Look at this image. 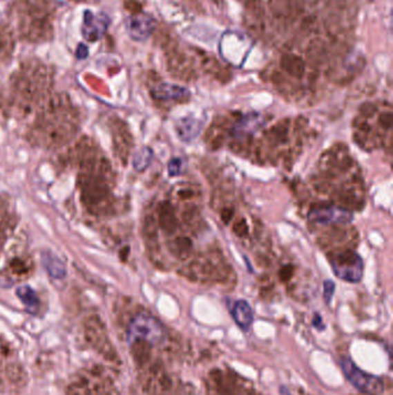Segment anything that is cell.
<instances>
[{"mask_svg":"<svg viewBox=\"0 0 393 395\" xmlns=\"http://www.w3.org/2000/svg\"><path fill=\"white\" fill-rule=\"evenodd\" d=\"M79 129L77 109L67 95H50L39 108L30 129V141L46 148L61 147L73 139Z\"/></svg>","mask_w":393,"mask_h":395,"instance_id":"6da1fadb","label":"cell"},{"mask_svg":"<svg viewBox=\"0 0 393 395\" xmlns=\"http://www.w3.org/2000/svg\"><path fill=\"white\" fill-rule=\"evenodd\" d=\"M112 168L108 158L99 151H82L79 170L81 201L91 214L104 215L111 207Z\"/></svg>","mask_w":393,"mask_h":395,"instance_id":"7a4b0ae2","label":"cell"},{"mask_svg":"<svg viewBox=\"0 0 393 395\" xmlns=\"http://www.w3.org/2000/svg\"><path fill=\"white\" fill-rule=\"evenodd\" d=\"M52 75L39 60H27L11 79L13 101L19 108L30 111L39 108L50 96Z\"/></svg>","mask_w":393,"mask_h":395,"instance_id":"3957f363","label":"cell"},{"mask_svg":"<svg viewBox=\"0 0 393 395\" xmlns=\"http://www.w3.org/2000/svg\"><path fill=\"white\" fill-rule=\"evenodd\" d=\"M15 11L19 35L23 41L41 44L52 39V0H20Z\"/></svg>","mask_w":393,"mask_h":395,"instance_id":"277c9868","label":"cell"},{"mask_svg":"<svg viewBox=\"0 0 393 395\" xmlns=\"http://www.w3.org/2000/svg\"><path fill=\"white\" fill-rule=\"evenodd\" d=\"M166 329L163 324L153 315L140 313L129 322L127 329V342L149 343L150 346H160L166 340Z\"/></svg>","mask_w":393,"mask_h":395,"instance_id":"5b68a950","label":"cell"},{"mask_svg":"<svg viewBox=\"0 0 393 395\" xmlns=\"http://www.w3.org/2000/svg\"><path fill=\"white\" fill-rule=\"evenodd\" d=\"M341 370L344 372L347 380L354 386L358 392L365 394L378 395L384 389V384L381 378L368 374L356 367L349 357H343L339 360Z\"/></svg>","mask_w":393,"mask_h":395,"instance_id":"8992f818","label":"cell"},{"mask_svg":"<svg viewBox=\"0 0 393 395\" xmlns=\"http://www.w3.org/2000/svg\"><path fill=\"white\" fill-rule=\"evenodd\" d=\"M331 266L334 274L341 280L358 284L363 275V261L358 253L353 251L339 252L331 258Z\"/></svg>","mask_w":393,"mask_h":395,"instance_id":"52a82bcc","label":"cell"},{"mask_svg":"<svg viewBox=\"0 0 393 395\" xmlns=\"http://www.w3.org/2000/svg\"><path fill=\"white\" fill-rule=\"evenodd\" d=\"M126 33L136 42H143L153 35L156 20L146 13H134L125 20Z\"/></svg>","mask_w":393,"mask_h":395,"instance_id":"ba28073f","label":"cell"},{"mask_svg":"<svg viewBox=\"0 0 393 395\" xmlns=\"http://www.w3.org/2000/svg\"><path fill=\"white\" fill-rule=\"evenodd\" d=\"M310 222L320 224H347L353 220V214L349 210L338 207H317L308 214Z\"/></svg>","mask_w":393,"mask_h":395,"instance_id":"9c48e42d","label":"cell"},{"mask_svg":"<svg viewBox=\"0 0 393 395\" xmlns=\"http://www.w3.org/2000/svg\"><path fill=\"white\" fill-rule=\"evenodd\" d=\"M110 19L104 13L95 15L93 12L86 11L84 15L82 35L88 42H97L108 32Z\"/></svg>","mask_w":393,"mask_h":395,"instance_id":"30bf717a","label":"cell"},{"mask_svg":"<svg viewBox=\"0 0 393 395\" xmlns=\"http://www.w3.org/2000/svg\"><path fill=\"white\" fill-rule=\"evenodd\" d=\"M151 95L158 101H182L189 98V91L177 84H160L153 88Z\"/></svg>","mask_w":393,"mask_h":395,"instance_id":"8fae6325","label":"cell"},{"mask_svg":"<svg viewBox=\"0 0 393 395\" xmlns=\"http://www.w3.org/2000/svg\"><path fill=\"white\" fill-rule=\"evenodd\" d=\"M265 125V118L258 113H251L245 116L239 122H236V125L232 129V134L234 137L245 138L254 134L256 131L261 129Z\"/></svg>","mask_w":393,"mask_h":395,"instance_id":"7c38bea8","label":"cell"},{"mask_svg":"<svg viewBox=\"0 0 393 395\" xmlns=\"http://www.w3.org/2000/svg\"><path fill=\"white\" fill-rule=\"evenodd\" d=\"M42 264L48 274L53 279L63 280L64 277H66V266H65V264H64L63 260L59 257L53 255L52 252H43Z\"/></svg>","mask_w":393,"mask_h":395,"instance_id":"4fadbf2b","label":"cell"},{"mask_svg":"<svg viewBox=\"0 0 393 395\" xmlns=\"http://www.w3.org/2000/svg\"><path fill=\"white\" fill-rule=\"evenodd\" d=\"M202 129V124L193 117H186L177 122L178 136L184 143L194 140L199 136Z\"/></svg>","mask_w":393,"mask_h":395,"instance_id":"5bb4252c","label":"cell"},{"mask_svg":"<svg viewBox=\"0 0 393 395\" xmlns=\"http://www.w3.org/2000/svg\"><path fill=\"white\" fill-rule=\"evenodd\" d=\"M232 315L234 320L237 322L238 326L244 331H248L251 324L254 322V312L248 302L240 300L236 302L233 310H232Z\"/></svg>","mask_w":393,"mask_h":395,"instance_id":"9a60e30c","label":"cell"},{"mask_svg":"<svg viewBox=\"0 0 393 395\" xmlns=\"http://www.w3.org/2000/svg\"><path fill=\"white\" fill-rule=\"evenodd\" d=\"M15 294L18 296L19 300L22 302V304L25 305L26 310L30 315H37L39 310V300L36 291L32 287L20 286V287L17 288Z\"/></svg>","mask_w":393,"mask_h":395,"instance_id":"2e32d148","label":"cell"},{"mask_svg":"<svg viewBox=\"0 0 393 395\" xmlns=\"http://www.w3.org/2000/svg\"><path fill=\"white\" fill-rule=\"evenodd\" d=\"M15 49V37L11 27L0 25V60L11 58Z\"/></svg>","mask_w":393,"mask_h":395,"instance_id":"e0dca14e","label":"cell"},{"mask_svg":"<svg viewBox=\"0 0 393 395\" xmlns=\"http://www.w3.org/2000/svg\"><path fill=\"white\" fill-rule=\"evenodd\" d=\"M160 214V224L162 229L165 232H173L178 228V220L175 214H174L173 208L171 206L170 203H162L158 210Z\"/></svg>","mask_w":393,"mask_h":395,"instance_id":"ac0fdd59","label":"cell"},{"mask_svg":"<svg viewBox=\"0 0 393 395\" xmlns=\"http://www.w3.org/2000/svg\"><path fill=\"white\" fill-rule=\"evenodd\" d=\"M153 149L149 147H142L140 151H136L133 158V167L137 172H144L150 163L153 161Z\"/></svg>","mask_w":393,"mask_h":395,"instance_id":"d6986e66","label":"cell"},{"mask_svg":"<svg viewBox=\"0 0 393 395\" xmlns=\"http://www.w3.org/2000/svg\"><path fill=\"white\" fill-rule=\"evenodd\" d=\"M282 67L293 77H300L305 72V65L301 58L296 56L282 57Z\"/></svg>","mask_w":393,"mask_h":395,"instance_id":"ffe728a7","label":"cell"},{"mask_svg":"<svg viewBox=\"0 0 393 395\" xmlns=\"http://www.w3.org/2000/svg\"><path fill=\"white\" fill-rule=\"evenodd\" d=\"M30 262L27 261L26 259L20 258V257H15L10 261V270L11 273L18 277L26 275L30 272Z\"/></svg>","mask_w":393,"mask_h":395,"instance_id":"44dd1931","label":"cell"},{"mask_svg":"<svg viewBox=\"0 0 393 395\" xmlns=\"http://www.w3.org/2000/svg\"><path fill=\"white\" fill-rule=\"evenodd\" d=\"M173 246L175 248V252L180 253L181 255L182 253H187L191 250V244L188 238H180V239L174 241Z\"/></svg>","mask_w":393,"mask_h":395,"instance_id":"7402d4cb","label":"cell"},{"mask_svg":"<svg viewBox=\"0 0 393 395\" xmlns=\"http://www.w3.org/2000/svg\"><path fill=\"white\" fill-rule=\"evenodd\" d=\"M182 172V161L180 158H172L169 163V175L172 177L181 175Z\"/></svg>","mask_w":393,"mask_h":395,"instance_id":"603a6c76","label":"cell"},{"mask_svg":"<svg viewBox=\"0 0 393 395\" xmlns=\"http://www.w3.org/2000/svg\"><path fill=\"white\" fill-rule=\"evenodd\" d=\"M334 291H336V284L332 281L327 280L324 282V300H325L327 304H329L332 300Z\"/></svg>","mask_w":393,"mask_h":395,"instance_id":"cb8c5ba5","label":"cell"},{"mask_svg":"<svg viewBox=\"0 0 393 395\" xmlns=\"http://www.w3.org/2000/svg\"><path fill=\"white\" fill-rule=\"evenodd\" d=\"M379 122H381V124H382L384 129H391V126H392V115H391L390 112H387V113H383V115L379 117Z\"/></svg>","mask_w":393,"mask_h":395,"instance_id":"d4e9b609","label":"cell"},{"mask_svg":"<svg viewBox=\"0 0 393 395\" xmlns=\"http://www.w3.org/2000/svg\"><path fill=\"white\" fill-rule=\"evenodd\" d=\"M88 56V48L84 44H80L77 46V57L79 59H84Z\"/></svg>","mask_w":393,"mask_h":395,"instance_id":"484cf974","label":"cell"},{"mask_svg":"<svg viewBox=\"0 0 393 395\" xmlns=\"http://www.w3.org/2000/svg\"><path fill=\"white\" fill-rule=\"evenodd\" d=\"M291 275H292V267L291 266H285L280 270V277L282 280H287L291 277Z\"/></svg>","mask_w":393,"mask_h":395,"instance_id":"4316f807","label":"cell"},{"mask_svg":"<svg viewBox=\"0 0 393 395\" xmlns=\"http://www.w3.org/2000/svg\"><path fill=\"white\" fill-rule=\"evenodd\" d=\"M280 393H282V395H292L291 394V392H289L285 386L280 387Z\"/></svg>","mask_w":393,"mask_h":395,"instance_id":"83f0119b","label":"cell"},{"mask_svg":"<svg viewBox=\"0 0 393 395\" xmlns=\"http://www.w3.org/2000/svg\"><path fill=\"white\" fill-rule=\"evenodd\" d=\"M70 1H74V3H86V1H89V0H70Z\"/></svg>","mask_w":393,"mask_h":395,"instance_id":"f1b7e54d","label":"cell"}]
</instances>
